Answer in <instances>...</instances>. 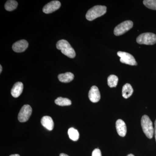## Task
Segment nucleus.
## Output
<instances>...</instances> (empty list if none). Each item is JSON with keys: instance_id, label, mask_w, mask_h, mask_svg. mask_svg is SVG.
<instances>
[{"instance_id": "obj_1", "label": "nucleus", "mask_w": 156, "mask_h": 156, "mask_svg": "<svg viewBox=\"0 0 156 156\" xmlns=\"http://www.w3.org/2000/svg\"><path fill=\"white\" fill-rule=\"evenodd\" d=\"M56 48L60 50L64 55L70 58H74L76 56V52L73 48L67 41L61 40L56 44Z\"/></svg>"}, {"instance_id": "obj_2", "label": "nucleus", "mask_w": 156, "mask_h": 156, "mask_svg": "<svg viewBox=\"0 0 156 156\" xmlns=\"http://www.w3.org/2000/svg\"><path fill=\"white\" fill-rule=\"evenodd\" d=\"M106 6L96 5L89 9L86 14V18L89 21H92L98 18L101 17L106 13Z\"/></svg>"}, {"instance_id": "obj_3", "label": "nucleus", "mask_w": 156, "mask_h": 156, "mask_svg": "<svg viewBox=\"0 0 156 156\" xmlns=\"http://www.w3.org/2000/svg\"><path fill=\"white\" fill-rule=\"evenodd\" d=\"M141 125L143 131L146 136L149 139H151L154 136V128L152 122L149 117L147 115L143 116L141 119Z\"/></svg>"}, {"instance_id": "obj_4", "label": "nucleus", "mask_w": 156, "mask_h": 156, "mask_svg": "<svg viewBox=\"0 0 156 156\" xmlns=\"http://www.w3.org/2000/svg\"><path fill=\"white\" fill-rule=\"evenodd\" d=\"M136 42L140 44L152 45L156 43V35L152 33H145L137 37Z\"/></svg>"}, {"instance_id": "obj_5", "label": "nucleus", "mask_w": 156, "mask_h": 156, "mask_svg": "<svg viewBox=\"0 0 156 156\" xmlns=\"http://www.w3.org/2000/svg\"><path fill=\"white\" fill-rule=\"evenodd\" d=\"M133 26V23L131 20H126L117 25L115 27L114 33L115 36H119L126 33Z\"/></svg>"}, {"instance_id": "obj_6", "label": "nucleus", "mask_w": 156, "mask_h": 156, "mask_svg": "<svg viewBox=\"0 0 156 156\" xmlns=\"http://www.w3.org/2000/svg\"><path fill=\"white\" fill-rule=\"evenodd\" d=\"M32 112V109L30 105H25L20 109L18 115V119L21 122H27L30 119Z\"/></svg>"}, {"instance_id": "obj_7", "label": "nucleus", "mask_w": 156, "mask_h": 156, "mask_svg": "<svg viewBox=\"0 0 156 156\" xmlns=\"http://www.w3.org/2000/svg\"><path fill=\"white\" fill-rule=\"evenodd\" d=\"M117 55L120 57V61L122 63L131 66H136L137 65L134 56L130 53L119 51L117 53Z\"/></svg>"}, {"instance_id": "obj_8", "label": "nucleus", "mask_w": 156, "mask_h": 156, "mask_svg": "<svg viewBox=\"0 0 156 156\" xmlns=\"http://www.w3.org/2000/svg\"><path fill=\"white\" fill-rule=\"evenodd\" d=\"M61 3L58 1H53L48 3L44 7L43 11L45 14H50L59 9Z\"/></svg>"}, {"instance_id": "obj_9", "label": "nucleus", "mask_w": 156, "mask_h": 156, "mask_svg": "<svg viewBox=\"0 0 156 156\" xmlns=\"http://www.w3.org/2000/svg\"><path fill=\"white\" fill-rule=\"evenodd\" d=\"M89 98L93 103H96L100 100L101 95L98 88L96 86H92L89 92Z\"/></svg>"}, {"instance_id": "obj_10", "label": "nucleus", "mask_w": 156, "mask_h": 156, "mask_svg": "<svg viewBox=\"0 0 156 156\" xmlns=\"http://www.w3.org/2000/svg\"><path fill=\"white\" fill-rule=\"evenodd\" d=\"M28 47V42L25 40H21L14 43L12 46V49L16 53H21L24 52Z\"/></svg>"}, {"instance_id": "obj_11", "label": "nucleus", "mask_w": 156, "mask_h": 156, "mask_svg": "<svg viewBox=\"0 0 156 156\" xmlns=\"http://www.w3.org/2000/svg\"><path fill=\"white\" fill-rule=\"evenodd\" d=\"M116 128L119 136L124 137L127 133V127L125 122L122 119H118L116 122Z\"/></svg>"}, {"instance_id": "obj_12", "label": "nucleus", "mask_w": 156, "mask_h": 156, "mask_svg": "<svg viewBox=\"0 0 156 156\" xmlns=\"http://www.w3.org/2000/svg\"><path fill=\"white\" fill-rule=\"evenodd\" d=\"M23 84L21 82H17L14 84L11 90V95L14 98H17L20 96L23 91Z\"/></svg>"}, {"instance_id": "obj_13", "label": "nucleus", "mask_w": 156, "mask_h": 156, "mask_svg": "<svg viewBox=\"0 0 156 156\" xmlns=\"http://www.w3.org/2000/svg\"><path fill=\"white\" fill-rule=\"evenodd\" d=\"M41 123L42 126L49 131H52L54 128L53 120L51 117L48 116L43 117L41 120Z\"/></svg>"}, {"instance_id": "obj_14", "label": "nucleus", "mask_w": 156, "mask_h": 156, "mask_svg": "<svg viewBox=\"0 0 156 156\" xmlns=\"http://www.w3.org/2000/svg\"><path fill=\"white\" fill-rule=\"evenodd\" d=\"M58 79L62 83H69L73 80L74 78L73 74L70 72H67L65 73L60 74L58 75Z\"/></svg>"}, {"instance_id": "obj_15", "label": "nucleus", "mask_w": 156, "mask_h": 156, "mask_svg": "<svg viewBox=\"0 0 156 156\" xmlns=\"http://www.w3.org/2000/svg\"><path fill=\"white\" fill-rule=\"evenodd\" d=\"M134 90L130 84H125L123 87L122 94L123 97L125 98H128L133 94Z\"/></svg>"}, {"instance_id": "obj_16", "label": "nucleus", "mask_w": 156, "mask_h": 156, "mask_svg": "<svg viewBox=\"0 0 156 156\" xmlns=\"http://www.w3.org/2000/svg\"><path fill=\"white\" fill-rule=\"evenodd\" d=\"M55 103L59 106H69L72 104L71 100L67 98H64L62 97H58L55 101Z\"/></svg>"}, {"instance_id": "obj_17", "label": "nucleus", "mask_w": 156, "mask_h": 156, "mask_svg": "<svg viewBox=\"0 0 156 156\" xmlns=\"http://www.w3.org/2000/svg\"><path fill=\"white\" fill-rule=\"evenodd\" d=\"M70 139L73 141H77L79 139L80 134L77 130L73 128H70L68 131Z\"/></svg>"}, {"instance_id": "obj_18", "label": "nucleus", "mask_w": 156, "mask_h": 156, "mask_svg": "<svg viewBox=\"0 0 156 156\" xmlns=\"http://www.w3.org/2000/svg\"><path fill=\"white\" fill-rule=\"evenodd\" d=\"M18 3L14 0H9L6 2L5 5V9L7 11H11L15 10L17 8Z\"/></svg>"}, {"instance_id": "obj_19", "label": "nucleus", "mask_w": 156, "mask_h": 156, "mask_svg": "<svg viewBox=\"0 0 156 156\" xmlns=\"http://www.w3.org/2000/svg\"><path fill=\"white\" fill-rule=\"evenodd\" d=\"M119 79L116 76L111 75L108 78V84L110 88L116 87Z\"/></svg>"}, {"instance_id": "obj_20", "label": "nucleus", "mask_w": 156, "mask_h": 156, "mask_svg": "<svg viewBox=\"0 0 156 156\" xmlns=\"http://www.w3.org/2000/svg\"><path fill=\"white\" fill-rule=\"evenodd\" d=\"M143 4L147 8L156 10V0H144Z\"/></svg>"}, {"instance_id": "obj_21", "label": "nucleus", "mask_w": 156, "mask_h": 156, "mask_svg": "<svg viewBox=\"0 0 156 156\" xmlns=\"http://www.w3.org/2000/svg\"><path fill=\"white\" fill-rule=\"evenodd\" d=\"M92 156H101V152L98 148L95 149L92 153Z\"/></svg>"}, {"instance_id": "obj_22", "label": "nucleus", "mask_w": 156, "mask_h": 156, "mask_svg": "<svg viewBox=\"0 0 156 156\" xmlns=\"http://www.w3.org/2000/svg\"><path fill=\"white\" fill-rule=\"evenodd\" d=\"M154 133L155 134V140H156V120H155V121L154 122Z\"/></svg>"}, {"instance_id": "obj_23", "label": "nucleus", "mask_w": 156, "mask_h": 156, "mask_svg": "<svg viewBox=\"0 0 156 156\" xmlns=\"http://www.w3.org/2000/svg\"><path fill=\"white\" fill-rule=\"evenodd\" d=\"M69 156L68 155L66 154L62 153V154H60V156Z\"/></svg>"}, {"instance_id": "obj_24", "label": "nucleus", "mask_w": 156, "mask_h": 156, "mask_svg": "<svg viewBox=\"0 0 156 156\" xmlns=\"http://www.w3.org/2000/svg\"><path fill=\"white\" fill-rule=\"evenodd\" d=\"M2 65H0V73H2Z\"/></svg>"}, {"instance_id": "obj_25", "label": "nucleus", "mask_w": 156, "mask_h": 156, "mask_svg": "<svg viewBox=\"0 0 156 156\" xmlns=\"http://www.w3.org/2000/svg\"><path fill=\"white\" fill-rule=\"evenodd\" d=\"M10 156H20L19 154H12Z\"/></svg>"}, {"instance_id": "obj_26", "label": "nucleus", "mask_w": 156, "mask_h": 156, "mask_svg": "<svg viewBox=\"0 0 156 156\" xmlns=\"http://www.w3.org/2000/svg\"><path fill=\"white\" fill-rule=\"evenodd\" d=\"M127 156H134V155L132 154H129Z\"/></svg>"}]
</instances>
